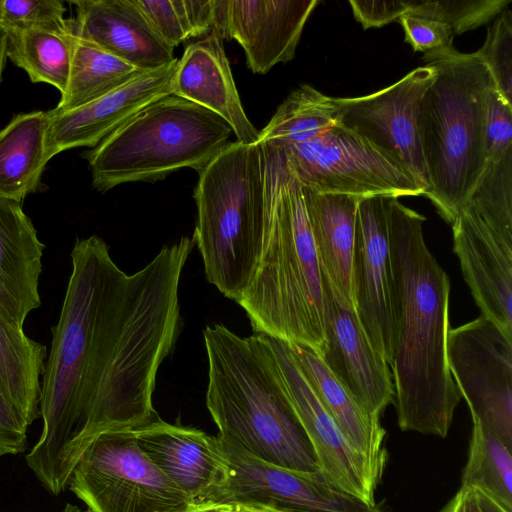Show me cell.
<instances>
[{"label":"cell","instance_id":"8d00e7d4","mask_svg":"<svg viewBox=\"0 0 512 512\" xmlns=\"http://www.w3.org/2000/svg\"><path fill=\"white\" fill-rule=\"evenodd\" d=\"M27 423L0 387V457L25 450Z\"/></svg>","mask_w":512,"mask_h":512},{"label":"cell","instance_id":"8fae6325","mask_svg":"<svg viewBox=\"0 0 512 512\" xmlns=\"http://www.w3.org/2000/svg\"><path fill=\"white\" fill-rule=\"evenodd\" d=\"M215 440L225 474L221 484L202 502L277 512H383L377 503L370 504L339 489L321 473L279 467L218 434Z\"/></svg>","mask_w":512,"mask_h":512},{"label":"cell","instance_id":"83f0119b","mask_svg":"<svg viewBox=\"0 0 512 512\" xmlns=\"http://www.w3.org/2000/svg\"><path fill=\"white\" fill-rule=\"evenodd\" d=\"M7 58L34 83H46L63 94L69 78L75 35L49 29H6Z\"/></svg>","mask_w":512,"mask_h":512},{"label":"cell","instance_id":"74e56055","mask_svg":"<svg viewBox=\"0 0 512 512\" xmlns=\"http://www.w3.org/2000/svg\"><path fill=\"white\" fill-rule=\"evenodd\" d=\"M349 4L355 19L362 25L363 29L382 27L407 14V1L351 0Z\"/></svg>","mask_w":512,"mask_h":512},{"label":"cell","instance_id":"5b68a950","mask_svg":"<svg viewBox=\"0 0 512 512\" xmlns=\"http://www.w3.org/2000/svg\"><path fill=\"white\" fill-rule=\"evenodd\" d=\"M423 59L435 71L417 116L429 182L424 195L452 224L486 167L485 113L493 82L476 52L451 46Z\"/></svg>","mask_w":512,"mask_h":512},{"label":"cell","instance_id":"e575fe53","mask_svg":"<svg viewBox=\"0 0 512 512\" xmlns=\"http://www.w3.org/2000/svg\"><path fill=\"white\" fill-rule=\"evenodd\" d=\"M156 34L175 48L190 38L177 0H136Z\"/></svg>","mask_w":512,"mask_h":512},{"label":"cell","instance_id":"3957f363","mask_svg":"<svg viewBox=\"0 0 512 512\" xmlns=\"http://www.w3.org/2000/svg\"><path fill=\"white\" fill-rule=\"evenodd\" d=\"M264 155V233L255 273L238 304L254 333L304 345L320 355L325 291L302 187L279 145Z\"/></svg>","mask_w":512,"mask_h":512},{"label":"cell","instance_id":"7c38bea8","mask_svg":"<svg viewBox=\"0 0 512 512\" xmlns=\"http://www.w3.org/2000/svg\"><path fill=\"white\" fill-rule=\"evenodd\" d=\"M447 361L472 420L512 447V337L480 315L450 329Z\"/></svg>","mask_w":512,"mask_h":512},{"label":"cell","instance_id":"cb8c5ba5","mask_svg":"<svg viewBox=\"0 0 512 512\" xmlns=\"http://www.w3.org/2000/svg\"><path fill=\"white\" fill-rule=\"evenodd\" d=\"M289 344L301 372L322 405L353 449L382 478L387 451L384 447L386 432L380 418L370 415L359 404L312 349L300 344Z\"/></svg>","mask_w":512,"mask_h":512},{"label":"cell","instance_id":"4316f807","mask_svg":"<svg viewBox=\"0 0 512 512\" xmlns=\"http://www.w3.org/2000/svg\"><path fill=\"white\" fill-rule=\"evenodd\" d=\"M145 72L75 35L68 83L54 109L66 111L85 105Z\"/></svg>","mask_w":512,"mask_h":512},{"label":"cell","instance_id":"1f68e13d","mask_svg":"<svg viewBox=\"0 0 512 512\" xmlns=\"http://www.w3.org/2000/svg\"><path fill=\"white\" fill-rule=\"evenodd\" d=\"M490 73L493 86L512 105V13L506 8L488 28L476 52Z\"/></svg>","mask_w":512,"mask_h":512},{"label":"cell","instance_id":"836d02e7","mask_svg":"<svg viewBox=\"0 0 512 512\" xmlns=\"http://www.w3.org/2000/svg\"><path fill=\"white\" fill-rule=\"evenodd\" d=\"M484 150L486 163L499 161L512 152V105L494 86L489 92L486 105Z\"/></svg>","mask_w":512,"mask_h":512},{"label":"cell","instance_id":"7bdbcfd3","mask_svg":"<svg viewBox=\"0 0 512 512\" xmlns=\"http://www.w3.org/2000/svg\"><path fill=\"white\" fill-rule=\"evenodd\" d=\"M7 59V31L0 24V82Z\"/></svg>","mask_w":512,"mask_h":512},{"label":"cell","instance_id":"52a82bcc","mask_svg":"<svg viewBox=\"0 0 512 512\" xmlns=\"http://www.w3.org/2000/svg\"><path fill=\"white\" fill-rule=\"evenodd\" d=\"M232 129L214 112L179 96L161 97L84 154L92 186L156 181L182 168L198 173L228 144Z\"/></svg>","mask_w":512,"mask_h":512},{"label":"cell","instance_id":"60d3db41","mask_svg":"<svg viewBox=\"0 0 512 512\" xmlns=\"http://www.w3.org/2000/svg\"><path fill=\"white\" fill-rule=\"evenodd\" d=\"M231 506L196 501L188 510L185 512H227Z\"/></svg>","mask_w":512,"mask_h":512},{"label":"cell","instance_id":"d4e9b609","mask_svg":"<svg viewBox=\"0 0 512 512\" xmlns=\"http://www.w3.org/2000/svg\"><path fill=\"white\" fill-rule=\"evenodd\" d=\"M48 111L15 115L0 130V198L21 203L38 190L47 155Z\"/></svg>","mask_w":512,"mask_h":512},{"label":"cell","instance_id":"f546056e","mask_svg":"<svg viewBox=\"0 0 512 512\" xmlns=\"http://www.w3.org/2000/svg\"><path fill=\"white\" fill-rule=\"evenodd\" d=\"M472 422L461 486L473 487L512 511V447L479 422Z\"/></svg>","mask_w":512,"mask_h":512},{"label":"cell","instance_id":"b9f144b4","mask_svg":"<svg viewBox=\"0 0 512 512\" xmlns=\"http://www.w3.org/2000/svg\"><path fill=\"white\" fill-rule=\"evenodd\" d=\"M473 488V487H472ZM476 491V490H475ZM477 496L480 501V505L484 512H512L504 508L497 501L492 499L491 497L476 491Z\"/></svg>","mask_w":512,"mask_h":512},{"label":"cell","instance_id":"4fadbf2b","mask_svg":"<svg viewBox=\"0 0 512 512\" xmlns=\"http://www.w3.org/2000/svg\"><path fill=\"white\" fill-rule=\"evenodd\" d=\"M434 77V68L426 64L375 93L335 98L339 125L364 138L406 169L425 188V192L429 182L417 116L423 94Z\"/></svg>","mask_w":512,"mask_h":512},{"label":"cell","instance_id":"ba28073f","mask_svg":"<svg viewBox=\"0 0 512 512\" xmlns=\"http://www.w3.org/2000/svg\"><path fill=\"white\" fill-rule=\"evenodd\" d=\"M452 230L453 250L481 315L512 337V152L486 163Z\"/></svg>","mask_w":512,"mask_h":512},{"label":"cell","instance_id":"f35d334b","mask_svg":"<svg viewBox=\"0 0 512 512\" xmlns=\"http://www.w3.org/2000/svg\"><path fill=\"white\" fill-rule=\"evenodd\" d=\"M181 7L191 38L212 31L216 0H181Z\"/></svg>","mask_w":512,"mask_h":512},{"label":"cell","instance_id":"ffe728a7","mask_svg":"<svg viewBox=\"0 0 512 512\" xmlns=\"http://www.w3.org/2000/svg\"><path fill=\"white\" fill-rule=\"evenodd\" d=\"M131 431L143 453L192 500L204 501L223 481L215 435L160 418Z\"/></svg>","mask_w":512,"mask_h":512},{"label":"cell","instance_id":"44dd1931","mask_svg":"<svg viewBox=\"0 0 512 512\" xmlns=\"http://www.w3.org/2000/svg\"><path fill=\"white\" fill-rule=\"evenodd\" d=\"M172 94L220 116L231 127L236 141L258 142L259 131L242 107L223 39L215 31L186 47L177 62Z\"/></svg>","mask_w":512,"mask_h":512},{"label":"cell","instance_id":"5bb4252c","mask_svg":"<svg viewBox=\"0 0 512 512\" xmlns=\"http://www.w3.org/2000/svg\"><path fill=\"white\" fill-rule=\"evenodd\" d=\"M387 195L360 198L355 223L352 291L355 313L375 351L389 366L397 341Z\"/></svg>","mask_w":512,"mask_h":512},{"label":"cell","instance_id":"ac0fdd59","mask_svg":"<svg viewBox=\"0 0 512 512\" xmlns=\"http://www.w3.org/2000/svg\"><path fill=\"white\" fill-rule=\"evenodd\" d=\"M178 59L147 71L117 90L80 107L49 110L47 155L77 147L94 148L151 102L172 94Z\"/></svg>","mask_w":512,"mask_h":512},{"label":"cell","instance_id":"277c9868","mask_svg":"<svg viewBox=\"0 0 512 512\" xmlns=\"http://www.w3.org/2000/svg\"><path fill=\"white\" fill-rule=\"evenodd\" d=\"M206 406L218 435L267 463L321 473L313 445L266 349L222 324L203 331Z\"/></svg>","mask_w":512,"mask_h":512},{"label":"cell","instance_id":"30bf717a","mask_svg":"<svg viewBox=\"0 0 512 512\" xmlns=\"http://www.w3.org/2000/svg\"><path fill=\"white\" fill-rule=\"evenodd\" d=\"M277 145L298 182L318 192L398 198L425 193L411 173L340 125L310 141Z\"/></svg>","mask_w":512,"mask_h":512},{"label":"cell","instance_id":"ee69618b","mask_svg":"<svg viewBox=\"0 0 512 512\" xmlns=\"http://www.w3.org/2000/svg\"><path fill=\"white\" fill-rule=\"evenodd\" d=\"M227 512H277L266 508H257L243 505L231 506Z\"/></svg>","mask_w":512,"mask_h":512},{"label":"cell","instance_id":"e0dca14e","mask_svg":"<svg viewBox=\"0 0 512 512\" xmlns=\"http://www.w3.org/2000/svg\"><path fill=\"white\" fill-rule=\"evenodd\" d=\"M323 281L325 342L319 357L359 404L380 418L395 397L389 365L372 347L356 313L341 306Z\"/></svg>","mask_w":512,"mask_h":512},{"label":"cell","instance_id":"d590c367","mask_svg":"<svg viewBox=\"0 0 512 512\" xmlns=\"http://www.w3.org/2000/svg\"><path fill=\"white\" fill-rule=\"evenodd\" d=\"M398 20L403 27L405 41L414 51L425 54L453 46L454 34L445 23L412 14L402 15Z\"/></svg>","mask_w":512,"mask_h":512},{"label":"cell","instance_id":"9a60e30c","mask_svg":"<svg viewBox=\"0 0 512 512\" xmlns=\"http://www.w3.org/2000/svg\"><path fill=\"white\" fill-rule=\"evenodd\" d=\"M266 349L286 393L313 445L320 472L339 489L370 504L381 478L350 445L301 372L290 344L254 333Z\"/></svg>","mask_w":512,"mask_h":512},{"label":"cell","instance_id":"d6a6232c","mask_svg":"<svg viewBox=\"0 0 512 512\" xmlns=\"http://www.w3.org/2000/svg\"><path fill=\"white\" fill-rule=\"evenodd\" d=\"M59 0H0V24L5 29L70 31Z\"/></svg>","mask_w":512,"mask_h":512},{"label":"cell","instance_id":"603a6c76","mask_svg":"<svg viewBox=\"0 0 512 512\" xmlns=\"http://www.w3.org/2000/svg\"><path fill=\"white\" fill-rule=\"evenodd\" d=\"M301 187L322 276L336 301L355 312L352 262L356 214L361 197Z\"/></svg>","mask_w":512,"mask_h":512},{"label":"cell","instance_id":"ab89813d","mask_svg":"<svg viewBox=\"0 0 512 512\" xmlns=\"http://www.w3.org/2000/svg\"><path fill=\"white\" fill-rule=\"evenodd\" d=\"M440 512H484L474 488L461 486Z\"/></svg>","mask_w":512,"mask_h":512},{"label":"cell","instance_id":"484cf974","mask_svg":"<svg viewBox=\"0 0 512 512\" xmlns=\"http://www.w3.org/2000/svg\"><path fill=\"white\" fill-rule=\"evenodd\" d=\"M47 348L0 311V387L27 425L40 417V376Z\"/></svg>","mask_w":512,"mask_h":512},{"label":"cell","instance_id":"9c48e42d","mask_svg":"<svg viewBox=\"0 0 512 512\" xmlns=\"http://www.w3.org/2000/svg\"><path fill=\"white\" fill-rule=\"evenodd\" d=\"M68 487L92 512H185L196 502L152 463L131 430L97 436Z\"/></svg>","mask_w":512,"mask_h":512},{"label":"cell","instance_id":"f1b7e54d","mask_svg":"<svg viewBox=\"0 0 512 512\" xmlns=\"http://www.w3.org/2000/svg\"><path fill=\"white\" fill-rule=\"evenodd\" d=\"M339 125L335 98L308 84L293 90L259 132L258 142L277 144L313 140Z\"/></svg>","mask_w":512,"mask_h":512},{"label":"cell","instance_id":"4dcf8cb0","mask_svg":"<svg viewBox=\"0 0 512 512\" xmlns=\"http://www.w3.org/2000/svg\"><path fill=\"white\" fill-rule=\"evenodd\" d=\"M510 2L511 0L407 1V14L445 23L454 35H459L486 24L504 11Z\"/></svg>","mask_w":512,"mask_h":512},{"label":"cell","instance_id":"2e32d148","mask_svg":"<svg viewBox=\"0 0 512 512\" xmlns=\"http://www.w3.org/2000/svg\"><path fill=\"white\" fill-rule=\"evenodd\" d=\"M317 4V0H216L212 30L241 45L253 73L266 74L294 58Z\"/></svg>","mask_w":512,"mask_h":512},{"label":"cell","instance_id":"7a4b0ae2","mask_svg":"<svg viewBox=\"0 0 512 512\" xmlns=\"http://www.w3.org/2000/svg\"><path fill=\"white\" fill-rule=\"evenodd\" d=\"M425 220L388 197L397 321L391 368L399 428L444 438L461 395L447 361L450 279L426 245Z\"/></svg>","mask_w":512,"mask_h":512},{"label":"cell","instance_id":"7402d4cb","mask_svg":"<svg viewBox=\"0 0 512 512\" xmlns=\"http://www.w3.org/2000/svg\"><path fill=\"white\" fill-rule=\"evenodd\" d=\"M43 249L20 203L0 198V311L20 327L41 305Z\"/></svg>","mask_w":512,"mask_h":512},{"label":"cell","instance_id":"d6986e66","mask_svg":"<svg viewBox=\"0 0 512 512\" xmlns=\"http://www.w3.org/2000/svg\"><path fill=\"white\" fill-rule=\"evenodd\" d=\"M69 19L74 35L129 64L151 71L169 64L174 48L154 31L136 0H78Z\"/></svg>","mask_w":512,"mask_h":512},{"label":"cell","instance_id":"6da1fadb","mask_svg":"<svg viewBox=\"0 0 512 512\" xmlns=\"http://www.w3.org/2000/svg\"><path fill=\"white\" fill-rule=\"evenodd\" d=\"M194 245L182 237L129 275L103 239H76L42 373V432L25 457L52 494L68 487L97 436L159 418L152 396L158 369L180 331V277Z\"/></svg>","mask_w":512,"mask_h":512},{"label":"cell","instance_id":"8992f818","mask_svg":"<svg viewBox=\"0 0 512 512\" xmlns=\"http://www.w3.org/2000/svg\"><path fill=\"white\" fill-rule=\"evenodd\" d=\"M192 236L207 281L238 303L257 268L264 233L261 143H228L200 172Z\"/></svg>","mask_w":512,"mask_h":512}]
</instances>
